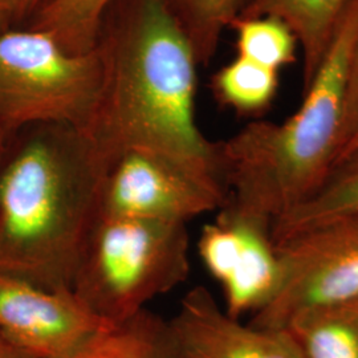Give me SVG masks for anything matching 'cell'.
<instances>
[{
    "mask_svg": "<svg viewBox=\"0 0 358 358\" xmlns=\"http://www.w3.org/2000/svg\"><path fill=\"white\" fill-rule=\"evenodd\" d=\"M101 90L84 133L103 169L118 154L162 155L227 196L217 142L196 124L198 59L167 0H117L96 45Z\"/></svg>",
    "mask_w": 358,
    "mask_h": 358,
    "instance_id": "cell-1",
    "label": "cell"
},
{
    "mask_svg": "<svg viewBox=\"0 0 358 358\" xmlns=\"http://www.w3.org/2000/svg\"><path fill=\"white\" fill-rule=\"evenodd\" d=\"M103 174L81 129L38 124L10 136L0 162V272L72 291L100 217Z\"/></svg>",
    "mask_w": 358,
    "mask_h": 358,
    "instance_id": "cell-2",
    "label": "cell"
},
{
    "mask_svg": "<svg viewBox=\"0 0 358 358\" xmlns=\"http://www.w3.org/2000/svg\"><path fill=\"white\" fill-rule=\"evenodd\" d=\"M358 35V0L337 27L300 108L284 122L256 120L217 142L227 202L272 226L320 190L340 145L346 80Z\"/></svg>",
    "mask_w": 358,
    "mask_h": 358,
    "instance_id": "cell-3",
    "label": "cell"
},
{
    "mask_svg": "<svg viewBox=\"0 0 358 358\" xmlns=\"http://www.w3.org/2000/svg\"><path fill=\"white\" fill-rule=\"evenodd\" d=\"M190 268L187 224L100 217L72 292L97 317L117 325L186 282Z\"/></svg>",
    "mask_w": 358,
    "mask_h": 358,
    "instance_id": "cell-4",
    "label": "cell"
},
{
    "mask_svg": "<svg viewBox=\"0 0 358 358\" xmlns=\"http://www.w3.org/2000/svg\"><path fill=\"white\" fill-rule=\"evenodd\" d=\"M97 48L71 53L50 34L15 27L0 35V133L38 124L85 130L101 90Z\"/></svg>",
    "mask_w": 358,
    "mask_h": 358,
    "instance_id": "cell-5",
    "label": "cell"
},
{
    "mask_svg": "<svg viewBox=\"0 0 358 358\" xmlns=\"http://www.w3.org/2000/svg\"><path fill=\"white\" fill-rule=\"evenodd\" d=\"M276 248L280 284L251 325L276 332L301 312L358 299V215L303 231Z\"/></svg>",
    "mask_w": 358,
    "mask_h": 358,
    "instance_id": "cell-6",
    "label": "cell"
},
{
    "mask_svg": "<svg viewBox=\"0 0 358 358\" xmlns=\"http://www.w3.org/2000/svg\"><path fill=\"white\" fill-rule=\"evenodd\" d=\"M226 202L224 194L152 152H124L103 169L100 217L189 224Z\"/></svg>",
    "mask_w": 358,
    "mask_h": 358,
    "instance_id": "cell-7",
    "label": "cell"
},
{
    "mask_svg": "<svg viewBox=\"0 0 358 358\" xmlns=\"http://www.w3.org/2000/svg\"><path fill=\"white\" fill-rule=\"evenodd\" d=\"M198 252L224 296V310L241 320L278 291L282 267L271 226L226 203L202 229Z\"/></svg>",
    "mask_w": 358,
    "mask_h": 358,
    "instance_id": "cell-8",
    "label": "cell"
},
{
    "mask_svg": "<svg viewBox=\"0 0 358 358\" xmlns=\"http://www.w3.org/2000/svg\"><path fill=\"white\" fill-rule=\"evenodd\" d=\"M112 327L72 291L0 272V329L31 357L72 358Z\"/></svg>",
    "mask_w": 358,
    "mask_h": 358,
    "instance_id": "cell-9",
    "label": "cell"
},
{
    "mask_svg": "<svg viewBox=\"0 0 358 358\" xmlns=\"http://www.w3.org/2000/svg\"><path fill=\"white\" fill-rule=\"evenodd\" d=\"M165 332L170 358H297L282 333L231 317L203 285L183 296Z\"/></svg>",
    "mask_w": 358,
    "mask_h": 358,
    "instance_id": "cell-10",
    "label": "cell"
},
{
    "mask_svg": "<svg viewBox=\"0 0 358 358\" xmlns=\"http://www.w3.org/2000/svg\"><path fill=\"white\" fill-rule=\"evenodd\" d=\"M353 0H248L239 17L269 16L288 27L304 56V90L316 75Z\"/></svg>",
    "mask_w": 358,
    "mask_h": 358,
    "instance_id": "cell-11",
    "label": "cell"
},
{
    "mask_svg": "<svg viewBox=\"0 0 358 358\" xmlns=\"http://www.w3.org/2000/svg\"><path fill=\"white\" fill-rule=\"evenodd\" d=\"M276 332L297 358H358V303L309 309Z\"/></svg>",
    "mask_w": 358,
    "mask_h": 358,
    "instance_id": "cell-12",
    "label": "cell"
},
{
    "mask_svg": "<svg viewBox=\"0 0 358 358\" xmlns=\"http://www.w3.org/2000/svg\"><path fill=\"white\" fill-rule=\"evenodd\" d=\"M358 215V153L333 169L319 192L272 226L275 244L340 217Z\"/></svg>",
    "mask_w": 358,
    "mask_h": 358,
    "instance_id": "cell-13",
    "label": "cell"
},
{
    "mask_svg": "<svg viewBox=\"0 0 358 358\" xmlns=\"http://www.w3.org/2000/svg\"><path fill=\"white\" fill-rule=\"evenodd\" d=\"M117 0H50L26 26L44 31L71 53H88L97 45L103 17Z\"/></svg>",
    "mask_w": 358,
    "mask_h": 358,
    "instance_id": "cell-14",
    "label": "cell"
},
{
    "mask_svg": "<svg viewBox=\"0 0 358 358\" xmlns=\"http://www.w3.org/2000/svg\"><path fill=\"white\" fill-rule=\"evenodd\" d=\"M279 87L278 71L238 56L211 78L217 103L236 115L256 117L266 112Z\"/></svg>",
    "mask_w": 358,
    "mask_h": 358,
    "instance_id": "cell-15",
    "label": "cell"
},
{
    "mask_svg": "<svg viewBox=\"0 0 358 358\" xmlns=\"http://www.w3.org/2000/svg\"><path fill=\"white\" fill-rule=\"evenodd\" d=\"M72 358H170L165 320L146 309L100 333Z\"/></svg>",
    "mask_w": 358,
    "mask_h": 358,
    "instance_id": "cell-16",
    "label": "cell"
},
{
    "mask_svg": "<svg viewBox=\"0 0 358 358\" xmlns=\"http://www.w3.org/2000/svg\"><path fill=\"white\" fill-rule=\"evenodd\" d=\"M178 17L199 64H207L217 51L223 31L243 13L248 0H167Z\"/></svg>",
    "mask_w": 358,
    "mask_h": 358,
    "instance_id": "cell-17",
    "label": "cell"
},
{
    "mask_svg": "<svg viewBox=\"0 0 358 358\" xmlns=\"http://www.w3.org/2000/svg\"><path fill=\"white\" fill-rule=\"evenodd\" d=\"M230 28L236 34L238 56L279 72L296 62L297 40L282 22L269 17H238Z\"/></svg>",
    "mask_w": 358,
    "mask_h": 358,
    "instance_id": "cell-18",
    "label": "cell"
},
{
    "mask_svg": "<svg viewBox=\"0 0 358 358\" xmlns=\"http://www.w3.org/2000/svg\"><path fill=\"white\" fill-rule=\"evenodd\" d=\"M358 130V35L352 52L350 64L348 71L346 80L345 99H344V110H343V124H341V136L340 145L336 154V161L338 155L344 150L348 142L357 133ZM334 161V165H336ZM334 169V167H333Z\"/></svg>",
    "mask_w": 358,
    "mask_h": 358,
    "instance_id": "cell-19",
    "label": "cell"
},
{
    "mask_svg": "<svg viewBox=\"0 0 358 358\" xmlns=\"http://www.w3.org/2000/svg\"><path fill=\"white\" fill-rule=\"evenodd\" d=\"M19 0H0V35L17 27Z\"/></svg>",
    "mask_w": 358,
    "mask_h": 358,
    "instance_id": "cell-20",
    "label": "cell"
},
{
    "mask_svg": "<svg viewBox=\"0 0 358 358\" xmlns=\"http://www.w3.org/2000/svg\"><path fill=\"white\" fill-rule=\"evenodd\" d=\"M48 1L50 0H19L17 27L26 26L27 22Z\"/></svg>",
    "mask_w": 358,
    "mask_h": 358,
    "instance_id": "cell-21",
    "label": "cell"
},
{
    "mask_svg": "<svg viewBox=\"0 0 358 358\" xmlns=\"http://www.w3.org/2000/svg\"><path fill=\"white\" fill-rule=\"evenodd\" d=\"M0 358H34L13 343L0 329Z\"/></svg>",
    "mask_w": 358,
    "mask_h": 358,
    "instance_id": "cell-22",
    "label": "cell"
},
{
    "mask_svg": "<svg viewBox=\"0 0 358 358\" xmlns=\"http://www.w3.org/2000/svg\"><path fill=\"white\" fill-rule=\"evenodd\" d=\"M356 153H358V130L357 133L352 137V140L348 142V145L344 148V150H343L341 154L338 155V158H337V161H336V165H334V167L338 166L340 164H343L344 161H346L349 157H352L353 154Z\"/></svg>",
    "mask_w": 358,
    "mask_h": 358,
    "instance_id": "cell-23",
    "label": "cell"
},
{
    "mask_svg": "<svg viewBox=\"0 0 358 358\" xmlns=\"http://www.w3.org/2000/svg\"><path fill=\"white\" fill-rule=\"evenodd\" d=\"M6 142H7V137H4L0 133V162H1V157H3V152H4V148H6Z\"/></svg>",
    "mask_w": 358,
    "mask_h": 358,
    "instance_id": "cell-24",
    "label": "cell"
},
{
    "mask_svg": "<svg viewBox=\"0 0 358 358\" xmlns=\"http://www.w3.org/2000/svg\"><path fill=\"white\" fill-rule=\"evenodd\" d=\"M353 301H356V303H358V299H356V300H353Z\"/></svg>",
    "mask_w": 358,
    "mask_h": 358,
    "instance_id": "cell-25",
    "label": "cell"
}]
</instances>
